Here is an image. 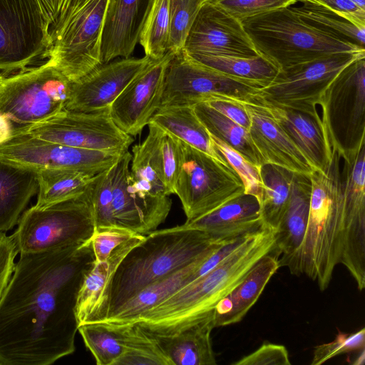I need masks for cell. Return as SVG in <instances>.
Wrapping results in <instances>:
<instances>
[{
  "mask_svg": "<svg viewBox=\"0 0 365 365\" xmlns=\"http://www.w3.org/2000/svg\"><path fill=\"white\" fill-rule=\"evenodd\" d=\"M93 260L91 240L20 254L0 299V364L49 365L74 352L77 294Z\"/></svg>",
  "mask_w": 365,
  "mask_h": 365,
  "instance_id": "6da1fadb",
  "label": "cell"
},
{
  "mask_svg": "<svg viewBox=\"0 0 365 365\" xmlns=\"http://www.w3.org/2000/svg\"><path fill=\"white\" fill-rule=\"evenodd\" d=\"M232 238H217L181 225L149 232L120 262L88 322L107 319L147 286L207 257Z\"/></svg>",
  "mask_w": 365,
  "mask_h": 365,
  "instance_id": "7a4b0ae2",
  "label": "cell"
},
{
  "mask_svg": "<svg viewBox=\"0 0 365 365\" xmlns=\"http://www.w3.org/2000/svg\"><path fill=\"white\" fill-rule=\"evenodd\" d=\"M274 232L263 225L216 267L144 312L133 323L148 331L169 333L214 310L252 267L273 250Z\"/></svg>",
  "mask_w": 365,
  "mask_h": 365,
  "instance_id": "3957f363",
  "label": "cell"
},
{
  "mask_svg": "<svg viewBox=\"0 0 365 365\" xmlns=\"http://www.w3.org/2000/svg\"><path fill=\"white\" fill-rule=\"evenodd\" d=\"M312 190L307 230L300 253V274L326 289L335 267L340 263L344 224L341 156L331 147V156L323 170L310 174Z\"/></svg>",
  "mask_w": 365,
  "mask_h": 365,
  "instance_id": "277c9868",
  "label": "cell"
},
{
  "mask_svg": "<svg viewBox=\"0 0 365 365\" xmlns=\"http://www.w3.org/2000/svg\"><path fill=\"white\" fill-rule=\"evenodd\" d=\"M70 86L49 59L0 76V145L66 110Z\"/></svg>",
  "mask_w": 365,
  "mask_h": 365,
  "instance_id": "5b68a950",
  "label": "cell"
},
{
  "mask_svg": "<svg viewBox=\"0 0 365 365\" xmlns=\"http://www.w3.org/2000/svg\"><path fill=\"white\" fill-rule=\"evenodd\" d=\"M241 22L259 54L279 71L337 53L365 51L364 48L312 27L289 6Z\"/></svg>",
  "mask_w": 365,
  "mask_h": 365,
  "instance_id": "8992f818",
  "label": "cell"
},
{
  "mask_svg": "<svg viewBox=\"0 0 365 365\" xmlns=\"http://www.w3.org/2000/svg\"><path fill=\"white\" fill-rule=\"evenodd\" d=\"M93 180L76 197L26 210L11 235L19 253H38L89 242L95 231L91 200Z\"/></svg>",
  "mask_w": 365,
  "mask_h": 365,
  "instance_id": "52a82bcc",
  "label": "cell"
},
{
  "mask_svg": "<svg viewBox=\"0 0 365 365\" xmlns=\"http://www.w3.org/2000/svg\"><path fill=\"white\" fill-rule=\"evenodd\" d=\"M180 169L175 194L182 203L185 222L214 210L245 192L235 170L179 140Z\"/></svg>",
  "mask_w": 365,
  "mask_h": 365,
  "instance_id": "ba28073f",
  "label": "cell"
},
{
  "mask_svg": "<svg viewBox=\"0 0 365 365\" xmlns=\"http://www.w3.org/2000/svg\"><path fill=\"white\" fill-rule=\"evenodd\" d=\"M321 119L331 148L341 158L365 144V57L344 68L322 98Z\"/></svg>",
  "mask_w": 365,
  "mask_h": 365,
  "instance_id": "9c48e42d",
  "label": "cell"
},
{
  "mask_svg": "<svg viewBox=\"0 0 365 365\" xmlns=\"http://www.w3.org/2000/svg\"><path fill=\"white\" fill-rule=\"evenodd\" d=\"M48 26L38 0H0V76L48 59Z\"/></svg>",
  "mask_w": 365,
  "mask_h": 365,
  "instance_id": "30bf717a",
  "label": "cell"
},
{
  "mask_svg": "<svg viewBox=\"0 0 365 365\" xmlns=\"http://www.w3.org/2000/svg\"><path fill=\"white\" fill-rule=\"evenodd\" d=\"M266 85L224 73L189 58L181 52L168 66L160 107L192 106L210 96L250 101Z\"/></svg>",
  "mask_w": 365,
  "mask_h": 365,
  "instance_id": "8fae6325",
  "label": "cell"
},
{
  "mask_svg": "<svg viewBox=\"0 0 365 365\" xmlns=\"http://www.w3.org/2000/svg\"><path fill=\"white\" fill-rule=\"evenodd\" d=\"M108 0H86L53 38L48 59L71 82L98 66Z\"/></svg>",
  "mask_w": 365,
  "mask_h": 365,
  "instance_id": "7c38bea8",
  "label": "cell"
},
{
  "mask_svg": "<svg viewBox=\"0 0 365 365\" xmlns=\"http://www.w3.org/2000/svg\"><path fill=\"white\" fill-rule=\"evenodd\" d=\"M365 57V51L341 52L279 71L261 88L264 102L319 115L317 106L331 82L347 65Z\"/></svg>",
  "mask_w": 365,
  "mask_h": 365,
  "instance_id": "4fadbf2b",
  "label": "cell"
},
{
  "mask_svg": "<svg viewBox=\"0 0 365 365\" xmlns=\"http://www.w3.org/2000/svg\"><path fill=\"white\" fill-rule=\"evenodd\" d=\"M28 134L71 147L119 153L128 151L134 141L114 123L110 108L90 113L66 110L34 126Z\"/></svg>",
  "mask_w": 365,
  "mask_h": 365,
  "instance_id": "5bb4252c",
  "label": "cell"
},
{
  "mask_svg": "<svg viewBox=\"0 0 365 365\" xmlns=\"http://www.w3.org/2000/svg\"><path fill=\"white\" fill-rule=\"evenodd\" d=\"M123 154L71 147L28 133L0 145V158L17 165L37 170L72 169L92 175L109 169Z\"/></svg>",
  "mask_w": 365,
  "mask_h": 365,
  "instance_id": "9a60e30c",
  "label": "cell"
},
{
  "mask_svg": "<svg viewBox=\"0 0 365 365\" xmlns=\"http://www.w3.org/2000/svg\"><path fill=\"white\" fill-rule=\"evenodd\" d=\"M341 160L344 224L340 263L361 291L365 287V144Z\"/></svg>",
  "mask_w": 365,
  "mask_h": 365,
  "instance_id": "2e32d148",
  "label": "cell"
},
{
  "mask_svg": "<svg viewBox=\"0 0 365 365\" xmlns=\"http://www.w3.org/2000/svg\"><path fill=\"white\" fill-rule=\"evenodd\" d=\"M182 51L238 57L260 55L242 22L210 1L200 6Z\"/></svg>",
  "mask_w": 365,
  "mask_h": 365,
  "instance_id": "e0dca14e",
  "label": "cell"
},
{
  "mask_svg": "<svg viewBox=\"0 0 365 365\" xmlns=\"http://www.w3.org/2000/svg\"><path fill=\"white\" fill-rule=\"evenodd\" d=\"M174 56L167 51L161 58L152 60L111 104L110 117L125 133L133 137L140 133L159 109L166 71Z\"/></svg>",
  "mask_w": 365,
  "mask_h": 365,
  "instance_id": "ac0fdd59",
  "label": "cell"
},
{
  "mask_svg": "<svg viewBox=\"0 0 365 365\" xmlns=\"http://www.w3.org/2000/svg\"><path fill=\"white\" fill-rule=\"evenodd\" d=\"M132 154L128 150L110 167L112 175L111 210L114 227L138 234H148L167 218L172 206L169 196H144L129 186Z\"/></svg>",
  "mask_w": 365,
  "mask_h": 365,
  "instance_id": "d6986e66",
  "label": "cell"
},
{
  "mask_svg": "<svg viewBox=\"0 0 365 365\" xmlns=\"http://www.w3.org/2000/svg\"><path fill=\"white\" fill-rule=\"evenodd\" d=\"M152 60L121 58L103 63L74 82H71L66 110L76 112H98L109 109L128 83Z\"/></svg>",
  "mask_w": 365,
  "mask_h": 365,
  "instance_id": "ffe728a7",
  "label": "cell"
},
{
  "mask_svg": "<svg viewBox=\"0 0 365 365\" xmlns=\"http://www.w3.org/2000/svg\"><path fill=\"white\" fill-rule=\"evenodd\" d=\"M240 102L249 116L250 136L263 164L310 175L313 168L268 113L259 96L252 101Z\"/></svg>",
  "mask_w": 365,
  "mask_h": 365,
  "instance_id": "44dd1931",
  "label": "cell"
},
{
  "mask_svg": "<svg viewBox=\"0 0 365 365\" xmlns=\"http://www.w3.org/2000/svg\"><path fill=\"white\" fill-rule=\"evenodd\" d=\"M310 175L294 173L285 212L274 231L272 252L279 267L286 266L292 274H300V253L305 235L311 198Z\"/></svg>",
  "mask_w": 365,
  "mask_h": 365,
  "instance_id": "7402d4cb",
  "label": "cell"
},
{
  "mask_svg": "<svg viewBox=\"0 0 365 365\" xmlns=\"http://www.w3.org/2000/svg\"><path fill=\"white\" fill-rule=\"evenodd\" d=\"M154 0H108L101 39L102 63L128 58L139 41Z\"/></svg>",
  "mask_w": 365,
  "mask_h": 365,
  "instance_id": "603a6c76",
  "label": "cell"
},
{
  "mask_svg": "<svg viewBox=\"0 0 365 365\" xmlns=\"http://www.w3.org/2000/svg\"><path fill=\"white\" fill-rule=\"evenodd\" d=\"M137 324V323H136ZM214 310L169 333L147 332L171 365H215L211 331L215 328Z\"/></svg>",
  "mask_w": 365,
  "mask_h": 365,
  "instance_id": "cb8c5ba5",
  "label": "cell"
},
{
  "mask_svg": "<svg viewBox=\"0 0 365 365\" xmlns=\"http://www.w3.org/2000/svg\"><path fill=\"white\" fill-rule=\"evenodd\" d=\"M260 100L268 113L304 155L313 169L324 170L330 161L331 148L321 116L276 106L264 102L261 98Z\"/></svg>",
  "mask_w": 365,
  "mask_h": 365,
  "instance_id": "d4e9b609",
  "label": "cell"
},
{
  "mask_svg": "<svg viewBox=\"0 0 365 365\" xmlns=\"http://www.w3.org/2000/svg\"><path fill=\"white\" fill-rule=\"evenodd\" d=\"M263 225L259 202L251 194L239 195L210 212L181 225L217 238H232L255 232Z\"/></svg>",
  "mask_w": 365,
  "mask_h": 365,
  "instance_id": "484cf974",
  "label": "cell"
},
{
  "mask_svg": "<svg viewBox=\"0 0 365 365\" xmlns=\"http://www.w3.org/2000/svg\"><path fill=\"white\" fill-rule=\"evenodd\" d=\"M279 267V258L272 252L262 257L245 278L217 304L214 309L215 327L240 322Z\"/></svg>",
  "mask_w": 365,
  "mask_h": 365,
  "instance_id": "4316f807",
  "label": "cell"
},
{
  "mask_svg": "<svg viewBox=\"0 0 365 365\" xmlns=\"http://www.w3.org/2000/svg\"><path fill=\"white\" fill-rule=\"evenodd\" d=\"M148 125L147 137L132 148L129 186L144 196H170L164 178L160 148L162 129L151 123Z\"/></svg>",
  "mask_w": 365,
  "mask_h": 365,
  "instance_id": "83f0119b",
  "label": "cell"
},
{
  "mask_svg": "<svg viewBox=\"0 0 365 365\" xmlns=\"http://www.w3.org/2000/svg\"><path fill=\"white\" fill-rule=\"evenodd\" d=\"M37 170L0 158V233L11 230L38 192Z\"/></svg>",
  "mask_w": 365,
  "mask_h": 365,
  "instance_id": "f1b7e54d",
  "label": "cell"
},
{
  "mask_svg": "<svg viewBox=\"0 0 365 365\" xmlns=\"http://www.w3.org/2000/svg\"><path fill=\"white\" fill-rule=\"evenodd\" d=\"M145 235L135 234L118 247L103 262L93 260L83 277L76 303V317L78 326L88 322L100 304L104 289L118 266L126 255L143 242Z\"/></svg>",
  "mask_w": 365,
  "mask_h": 365,
  "instance_id": "f546056e",
  "label": "cell"
},
{
  "mask_svg": "<svg viewBox=\"0 0 365 365\" xmlns=\"http://www.w3.org/2000/svg\"><path fill=\"white\" fill-rule=\"evenodd\" d=\"M209 255L147 286L132 296L109 317L101 322L118 324L133 323L144 312L153 309L177 290L192 282L195 270Z\"/></svg>",
  "mask_w": 365,
  "mask_h": 365,
  "instance_id": "4dcf8cb0",
  "label": "cell"
},
{
  "mask_svg": "<svg viewBox=\"0 0 365 365\" xmlns=\"http://www.w3.org/2000/svg\"><path fill=\"white\" fill-rule=\"evenodd\" d=\"M149 123L158 126L185 143L230 165L215 148L210 133L196 115L192 106L160 107Z\"/></svg>",
  "mask_w": 365,
  "mask_h": 365,
  "instance_id": "1f68e13d",
  "label": "cell"
},
{
  "mask_svg": "<svg viewBox=\"0 0 365 365\" xmlns=\"http://www.w3.org/2000/svg\"><path fill=\"white\" fill-rule=\"evenodd\" d=\"M262 192L259 199L263 225L276 230L287 208L294 172L264 163L259 166Z\"/></svg>",
  "mask_w": 365,
  "mask_h": 365,
  "instance_id": "d6a6232c",
  "label": "cell"
},
{
  "mask_svg": "<svg viewBox=\"0 0 365 365\" xmlns=\"http://www.w3.org/2000/svg\"><path fill=\"white\" fill-rule=\"evenodd\" d=\"M129 324L90 322L78 331L98 365H115L124 353L129 335Z\"/></svg>",
  "mask_w": 365,
  "mask_h": 365,
  "instance_id": "836d02e7",
  "label": "cell"
},
{
  "mask_svg": "<svg viewBox=\"0 0 365 365\" xmlns=\"http://www.w3.org/2000/svg\"><path fill=\"white\" fill-rule=\"evenodd\" d=\"M38 196L35 205L43 207L85 192L96 175L72 169L47 168L37 171Z\"/></svg>",
  "mask_w": 365,
  "mask_h": 365,
  "instance_id": "e575fe53",
  "label": "cell"
},
{
  "mask_svg": "<svg viewBox=\"0 0 365 365\" xmlns=\"http://www.w3.org/2000/svg\"><path fill=\"white\" fill-rule=\"evenodd\" d=\"M192 108L210 134L232 147L252 164L259 167L263 164L247 129L204 102L197 103Z\"/></svg>",
  "mask_w": 365,
  "mask_h": 365,
  "instance_id": "d590c367",
  "label": "cell"
},
{
  "mask_svg": "<svg viewBox=\"0 0 365 365\" xmlns=\"http://www.w3.org/2000/svg\"><path fill=\"white\" fill-rule=\"evenodd\" d=\"M184 53L194 61L227 75L259 82L266 86L279 72V69L262 55L238 57L208 53Z\"/></svg>",
  "mask_w": 365,
  "mask_h": 365,
  "instance_id": "8d00e7d4",
  "label": "cell"
},
{
  "mask_svg": "<svg viewBox=\"0 0 365 365\" xmlns=\"http://www.w3.org/2000/svg\"><path fill=\"white\" fill-rule=\"evenodd\" d=\"M303 3L301 6L292 8L305 23L335 38L364 48L365 29L358 28L322 6Z\"/></svg>",
  "mask_w": 365,
  "mask_h": 365,
  "instance_id": "74e56055",
  "label": "cell"
},
{
  "mask_svg": "<svg viewBox=\"0 0 365 365\" xmlns=\"http://www.w3.org/2000/svg\"><path fill=\"white\" fill-rule=\"evenodd\" d=\"M170 0H154L140 33L139 43L151 60L168 51L170 31Z\"/></svg>",
  "mask_w": 365,
  "mask_h": 365,
  "instance_id": "f35d334b",
  "label": "cell"
},
{
  "mask_svg": "<svg viewBox=\"0 0 365 365\" xmlns=\"http://www.w3.org/2000/svg\"><path fill=\"white\" fill-rule=\"evenodd\" d=\"M124 353L115 365H171L153 338L138 324L130 323Z\"/></svg>",
  "mask_w": 365,
  "mask_h": 365,
  "instance_id": "ab89813d",
  "label": "cell"
},
{
  "mask_svg": "<svg viewBox=\"0 0 365 365\" xmlns=\"http://www.w3.org/2000/svg\"><path fill=\"white\" fill-rule=\"evenodd\" d=\"M204 0H170L168 51L182 52L190 29Z\"/></svg>",
  "mask_w": 365,
  "mask_h": 365,
  "instance_id": "60d3db41",
  "label": "cell"
},
{
  "mask_svg": "<svg viewBox=\"0 0 365 365\" xmlns=\"http://www.w3.org/2000/svg\"><path fill=\"white\" fill-rule=\"evenodd\" d=\"M210 135L215 148L223 155L242 180L245 188L244 192L255 195L259 201L262 192L259 167L252 164L226 143Z\"/></svg>",
  "mask_w": 365,
  "mask_h": 365,
  "instance_id": "b9f144b4",
  "label": "cell"
},
{
  "mask_svg": "<svg viewBox=\"0 0 365 365\" xmlns=\"http://www.w3.org/2000/svg\"><path fill=\"white\" fill-rule=\"evenodd\" d=\"M365 348V329L351 333L339 331L335 339L314 348L312 365L322 364L333 357Z\"/></svg>",
  "mask_w": 365,
  "mask_h": 365,
  "instance_id": "7bdbcfd3",
  "label": "cell"
},
{
  "mask_svg": "<svg viewBox=\"0 0 365 365\" xmlns=\"http://www.w3.org/2000/svg\"><path fill=\"white\" fill-rule=\"evenodd\" d=\"M220 6L240 21L280 8L288 7L298 0H207Z\"/></svg>",
  "mask_w": 365,
  "mask_h": 365,
  "instance_id": "ee69618b",
  "label": "cell"
},
{
  "mask_svg": "<svg viewBox=\"0 0 365 365\" xmlns=\"http://www.w3.org/2000/svg\"><path fill=\"white\" fill-rule=\"evenodd\" d=\"M135 234L138 233L118 227L96 229L91 238L94 261H106L118 247Z\"/></svg>",
  "mask_w": 365,
  "mask_h": 365,
  "instance_id": "f6af8a7d",
  "label": "cell"
},
{
  "mask_svg": "<svg viewBox=\"0 0 365 365\" xmlns=\"http://www.w3.org/2000/svg\"><path fill=\"white\" fill-rule=\"evenodd\" d=\"M233 365H290L289 353L281 344L264 343L254 352L233 362Z\"/></svg>",
  "mask_w": 365,
  "mask_h": 365,
  "instance_id": "bcb514c9",
  "label": "cell"
},
{
  "mask_svg": "<svg viewBox=\"0 0 365 365\" xmlns=\"http://www.w3.org/2000/svg\"><path fill=\"white\" fill-rule=\"evenodd\" d=\"M202 102L249 130V116L240 101L225 96H210Z\"/></svg>",
  "mask_w": 365,
  "mask_h": 365,
  "instance_id": "7dc6e473",
  "label": "cell"
},
{
  "mask_svg": "<svg viewBox=\"0 0 365 365\" xmlns=\"http://www.w3.org/2000/svg\"><path fill=\"white\" fill-rule=\"evenodd\" d=\"M19 253L12 235L0 233V299L15 269V258Z\"/></svg>",
  "mask_w": 365,
  "mask_h": 365,
  "instance_id": "c3c4849f",
  "label": "cell"
},
{
  "mask_svg": "<svg viewBox=\"0 0 365 365\" xmlns=\"http://www.w3.org/2000/svg\"><path fill=\"white\" fill-rule=\"evenodd\" d=\"M325 7L360 29H365V10L351 0H308Z\"/></svg>",
  "mask_w": 365,
  "mask_h": 365,
  "instance_id": "681fc988",
  "label": "cell"
},
{
  "mask_svg": "<svg viewBox=\"0 0 365 365\" xmlns=\"http://www.w3.org/2000/svg\"><path fill=\"white\" fill-rule=\"evenodd\" d=\"M46 20L49 34L64 10L68 0H38Z\"/></svg>",
  "mask_w": 365,
  "mask_h": 365,
  "instance_id": "f907efd6",
  "label": "cell"
},
{
  "mask_svg": "<svg viewBox=\"0 0 365 365\" xmlns=\"http://www.w3.org/2000/svg\"><path fill=\"white\" fill-rule=\"evenodd\" d=\"M86 0H68L67 5L58 18L54 28L49 34L50 41L60 31L64 24L71 16V15L82 5ZM51 46V42H50Z\"/></svg>",
  "mask_w": 365,
  "mask_h": 365,
  "instance_id": "816d5d0a",
  "label": "cell"
},
{
  "mask_svg": "<svg viewBox=\"0 0 365 365\" xmlns=\"http://www.w3.org/2000/svg\"><path fill=\"white\" fill-rule=\"evenodd\" d=\"M354 1L359 7L365 10V0H351Z\"/></svg>",
  "mask_w": 365,
  "mask_h": 365,
  "instance_id": "f5cc1de1",
  "label": "cell"
},
{
  "mask_svg": "<svg viewBox=\"0 0 365 365\" xmlns=\"http://www.w3.org/2000/svg\"><path fill=\"white\" fill-rule=\"evenodd\" d=\"M298 1H302V2L308 1V0H298Z\"/></svg>",
  "mask_w": 365,
  "mask_h": 365,
  "instance_id": "db71d44e",
  "label": "cell"
},
{
  "mask_svg": "<svg viewBox=\"0 0 365 365\" xmlns=\"http://www.w3.org/2000/svg\"><path fill=\"white\" fill-rule=\"evenodd\" d=\"M205 1H207V0H204Z\"/></svg>",
  "mask_w": 365,
  "mask_h": 365,
  "instance_id": "11a10c76",
  "label": "cell"
}]
</instances>
